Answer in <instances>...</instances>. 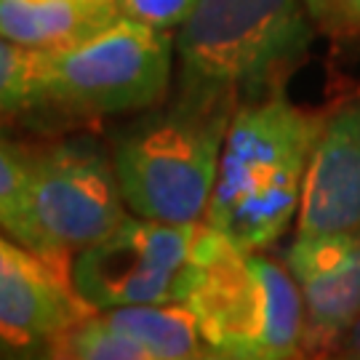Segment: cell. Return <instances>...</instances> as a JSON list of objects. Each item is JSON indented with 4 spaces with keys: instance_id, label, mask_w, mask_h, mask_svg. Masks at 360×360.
<instances>
[{
    "instance_id": "1",
    "label": "cell",
    "mask_w": 360,
    "mask_h": 360,
    "mask_svg": "<svg viewBox=\"0 0 360 360\" xmlns=\"http://www.w3.org/2000/svg\"><path fill=\"white\" fill-rule=\"evenodd\" d=\"M321 126L281 91L238 104L203 221L248 251L278 243L296 221Z\"/></svg>"
},
{
    "instance_id": "2",
    "label": "cell",
    "mask_w": 360,
    "mask_h": 360,
    "mask_svg": "<svg viewBox=\"0 0 360 360\" xmlns=\"http://www.w3.org/2000/svg\"><path fill=\"white\" fill-rule=\"evenodd\" d=\"M315 16L304 0H198L179 27V91L243 104L278 94L307 56Z\"/></svg>"
},
{
    "instance_id": "3",
    "label": "cell",
    "mask_w": 360,
    "mask_h": 360,
    "mask_svg": "<svg viewBox=\"0 0 360 360\" xmlns=\"http://www.w3.org/2000/svg\"><path fill=\"white\" fill-rule=\"evenodd\" d=\"M235 110L221 99L176 94L117 131L110 155L126 206L153 221H203Z\"/></svg>"
},
{
    "instance_id": "4",
    "label": "cell",
    "mask_w": 360,
    "mask_h": 360,
    "mask_svg": "<svg viewBox=\"0 0 360 360\" xmlns=\"http://www.w3.org/2000/svg\"><path fill=\"white\" fill-rule=\"evenodd\" d=\"M187 304L211 358L288 360L304 355V302L291 270L208 227Z\"/></svg>"
},
{
    "instance_id": "5",
    "label": "cell",
    "mask_w": 360,
    "mask_h": 360,
    "mask_svg": "<svg viewBox=\"0 0 360 360\" xmlns=\"http://www.w3.org/2000/svg\"><path fill=\"white\" fill-rule=\"evenodd\" d=\"M126 219L112 155L94 139L30 150L22 230L16 243L70 275L77 251L104 240Z\"/></svg>"
},
{
    "instance_id": "6",
    "label": "cell",
    "mask_w": 360,
    "mask_h": 360,
    "mask_svg": "<svg viewBox=\"0 0 360 360\" xmlns=\"http://www.w3.org/2000/svg\"><path fill=\"white\" fill-rule=\"evenodd\" d=\"M174 35L117 16L94 38L46 51V107L75 115L147 112L166 102Z\"/></svg>"
},
{
    "instance_id": "7",
    "label": "cell",
    "mask_w": 360,
    "mask_h": 360,
    "mask_svg": "<svg viewBox=\"0 0 360 360\" xmlns=\"http://www.w3.org/2000/svg\"><path fill=\"white\" fill-rule=\"evenodd\" d=\"M203 221L168 224L126 217L112 235L77 251L70 283L94 309L187 302Z\"/></svg>"
},
{
    "instance_id": "8",
    "label": "cell",
    "mask_w": 360,
    "mask_h": 360,
    "mask_svg": "<svg viewBox=\"0 0 360 360\" xmlns=\"http://www.w3.org/2000/svg\"><path fill=\"white\" fill-rule=\"evenodd\" d=\"M334 235H360V99L323 117L296 214V238Z\"/></svg>"
},
{
    "instance_id": "9",
    "label": "cell",
    "mask_w": 360,
    "mask_h": 360,
    "mask_svg": "<svg viewBox=\"0 0 360 360\" xmlns=\"http://www.w3.org/2000/svg\"><path fill=\"white\" fill-rule=\"evenodd\" d=\"M285 267L304 302V355L336 349L360 315V235H294Z\"/></svg>"
},
{
    "instance_id": "10",
    "label": "cell",
    "mask_w": 360,
    "mask_h": 360,
    "mask_svg": "<svg viewBox=\"0 0 360 360\" xmlns=\"http://www.w3.org/2000/svg\"><path fill=\"white\" fill-rule=\"evenodd\" d=\"M94 312L49 262L0 272V345L8 349H46L83 315Z\"/></svg>"
},
{
    "instance_id": "11",
    "label": "cell",
    "mask_w": 360,
    "mask_h": 360,
    "mask_svg": "<svg viewBox=\"0 0 360 360\" xmlns=\"http://www.w3.org/2000/svg\"><path fill=\"white\" fill-rule=\"evenodd\" d=\"M117 16L115 0H0V35L59 51L94 38Z\"/></svg>"
},
{
    "instance_id": "12",
    "label": "cell",
    "mask_w": 360,
    "mask_h": 360,
    "mask_svg": "<svg viewBox=\"0 0 360 360\" xmlns=\"http://www.w3.org/2000/svg\"><path fill=\"white\" fill-rule=\"evenodd\" d=\"M120 331L136 339L153 360L211 358L198 318L187 302L166 304H131V307L99 309Z\"/></svg>"
},
{
    "instance_id": "13",
    "label": "cell",
    "mask_w": 360,
    "mask_h": 360,
    "mask_svg": "<svg viewBox=\"0 0 360 360\" xmlns=\"http://www.w3.org/2000/svg\"><path fill=\"white\" fill-rule=\"evenodd\" d=\"M40 355L67 360H153L136 339L120 331L99 309L53 336Z\"/></svg>"
},
{
    "instance_id": "14",
    "label": "cell",
    "mask_w": 360,
    "mask_h": 360,
    "mask_svg": "<svg viewBox=\"0 0 360 360\" xmlns=\"http://www.w3.org/2000/svg\"><path fill=\"white\" fill-rule=\"evenodd\" d=\"M46 107V51L0 35V115Z\"/></svg>"
},
{
    "instance_id": "15",
    "label": "cell",
    "mask_w": 360,
    "mask_h": 360,
    "mask_svg": "<svg viewBox=\"0 0 360 360\" xmlns=\"http://www.w3.org/2000/svg\"><path fill=\"white\" fill-rule=\"evenodd\" d=\"M27 160H30V150L13 142L11 136L0 129V227L8 232L13 240L19 238V230H22Z\"/></svg>"
},
{
    "instance_id": "16",
    "label": "cell",
    "mask_w": 360,
    "mask_h": 360,
    "mask_svg": "<svg viewBox=\"0 0 360 360\" xmlns=\"http://www.w3.org/2000/svg\"><path fill=\"white\" fill-rule=\"evenodd\" d=\"M198 0H115L120 16L142 22L155 30H179L193 13Z\"/></svg>"
},
{
    "instance_id": "17",
    "label": "cell",
    "mask_w": 360,
    "mask_h": 360,
    "mask_svg": "<svg viewBox=\"0 0 360 360\" xmlns=\"http://www.w3.org/2000/svg\"><path fill=\"white\" fill-rule=\"evenodd\" d=\"M46 262L43 257H38L35 251L25 248L22 243H13V240H6L0 235V272L8 270H19V267H32V264H40ZM51 264V262H49Z\"/></svg>"
},
{
    "instance_id": "18",
    "label": "cell",
    "mask_w": 360,
    "mask_h": 360,
    "mask_svg": "<svg viewBox=\"0 0 360 360\" xmlns=\"http://www.w3.org/2000/svg\"><path fill=\"white\" fill-rule=\"evenodd\" d=\"M336 349H339L342 358H358L360 360V315L355 318V323L349 326L347 331H345V336L339 339Z\"/></svg>"
},
{
    "instance_id": "19",
    "label": "cell",
    "mask_w": 360,
    "mask_h": 360,
    "mask_svg": "<svg viewBox=\"0 0 360 360\" xmlns=\"http://www.w3.org/2000/svg\"><path fill=\"white\" fill-rule=\"evenodd\" d=\"M315 22H326L331 13H336V0H304Z\"/></svg>"
},
{
    "instance_id": "20",
    "label": "cell",
    "mask_w": 360,
    "mask_h": 360,
    "mask_svg": "<svg viewBox=\"0 0 360 360\" xmlns=\"http://www.w3.org/2000/svg\"><path fill=\"white\" fill-rule=\"evenodd\" d=\"M336 11L342 13L349 25L360 27V0H336Z\"/></svg>"
}]
</instances>
